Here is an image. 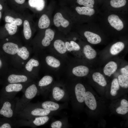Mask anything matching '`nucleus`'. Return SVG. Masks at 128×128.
Listing matches in <instances>:
<instances>
[{
	"label": "nucleus",
	"mask_w": 128,
	"mask_h": 128,
	"mask_svg": "<svg viewBox=\"0 0 128 128\" xmlns=\"http://www.w3.org/2000/svg\"><path fill=\"white\" fill-rule=\"evenodd\" d=\"M127 14L101 10L96 22L103 31L121 32L128 30Z\"/></svg>",
	"instance_id": "1"
},
{
	"label": "nucleus",
	"mask_w": 128,
	"mask_h": 128,
	"mask_svg": "<svg viewBox=\"0 0 128 128\" xmlns=\"http://www.w3.org/2000/svg\"><path fill=\"white\" fill-rule=\"evenodd\" d=\"M37 55L40 61L41 69L46 74H57L65 71L67 61L48 51Z\"/></svg>",
	"instance_id": "2"
},
{
	"label": "nucleus",
	"mask_w": 128,
	"mask_h": 128,
	"mask_svg": "<svg viewBox=\"0 0 128 128\" xmlns=\"http://www.w3.org/2000/svg\"><path fill=\"white\" fill-rule=\"evenodd\" d=\"M53 26L65 35L70 32L75 24L69 8H62L54 10L52 17Z\"/></svg>",
	"instance_id": "3"
},
{
	"label": "nucleus",
	"mask_w": 128,
	"mask_h": 128,
	"mask_svg": "<svg viewBox=\"0 0 128 128\" xmlns=\"http://www.w3.org/2000/svg\"><path fill=\"white\" fill-rule=\"evenodd\" d=\"M37 31L30 44L33 53L36 54L47 50L55 38L56 29L51 27Z\"/></svg>",
	"instance_id": "4"
},
{
	"label": "nucleus",
	"mask_w": 128,
	"mask_h": 128,
	"mask_svg": "<svg viewBox=\"0 0 128 128\" xmlns=\"http://www.w3.org/2000/svg\"><path fill=\"white\" fill-rule=\"evenodd\" d=\"M23 92V96L20 99L18 98L16 104L15 112L16 116L17 114L22 110L32 99L40 95L36 80L29 83Z\"/></svg>",
	"instance_id": "5"
},
{
	"label": "nucleus",
	"mask_w": 128,
	"mask_h": 128,
	"mask_svg": "<svg viewBox=\"0 0 128 128\" xmlns=\"http://www.w3.org/2000/svg\"><path fill=\"white\" fill-rule=\"evenodd\" d=\"M4 76V85L11 83H27L35 80L21 70L11 66Z\"/></svg>",
	"instance_id": "6"
},
{
	"label": "nucleus",
	"mask_w": 128,
	"mask_h": 128,
	"mask_svg": "<svg viewBox=\"0 0 128 128\" xmlns=\"http://www.w3.org/2000/svg\"><path fill=\"white\" fill-rule=\"evenodd\" d=\"M56 29L55 38L47 51L68 61L69 57L65 44V35Z\"/></svg>",
	"instance_id": "7"
},
{
	"label": "nucleus",
	"mask_w": 128,
	"mask_h": 128,
	"mask_svg": "<svg viewBox=\"0 0 128 128\" xmlns=\"http://www.w3.org/2000/svg\"><path fill=\"white\" fill-rule=\"evenodd\" d=\"M33 53L32 47L24 44L19 48L16 54L9 62L10 66L21 70L24 64Z\"/></svg>",
	"instance_id": "8"
},
{
	"label": "nucleus",
	"mask_w": 128,
	"mask_h": 128,
	"mask_svg": "<svg viewBox=\"0 0 128 128\" xmlns=\"http://www.w3.org/2000/svg\"><path fill=\"white\" fill-rule=\"evenodd\" d=\"M6 41L3 44L2 49L6 54V58L9 62L16 54L19 48L23 45L22 40L17 34L5 38Z\"/></svg>",
	"instance_id": "9"
},
{
	"label": "nucleus",
	"mask_w": 128,
	"mask_h": 128,
	"mask_svg": "<svg viewBox=\"0 0 128 128\" xmlns=\"http://www.w3.org/2000/svg\"><path fill=\"white\" fill-rule=\"evenodd\" d=\"M24 18L22 26V40L24 44L30 45L35 33L37 31L33 16L30 14H23Z\"/></svg>",
	"instance_id": "10"
},
{
	"label": "nucleus",
	"mask_w": 128,
	"mask_h": 128,
	"mask_svg": "<svg viewBox=\"0 0 128 128\" xmlns=\"http://www.w3.org/2000/svg\"><path fill=\"white\" fill-rule=\"evenodd\" d=\"M53 113V112L35 106L30 102L17 114V118L29 119L36 117L50 115Z\"/></svg>",
	"instance_id": "11"
},
{
	"label": "nucleus",
	"mask_w": 128,
	"mask_h": 128,
	"mask_svg": "<svg viewBox=\"0 0 128 128\" xmlns=\"http://www.w3.org/2000/svg\"><path fill=\"white\" fill-rule=\"evenodd\" d=\"M18 98L13 99L0 97V117L7 118L13 120L17 119L15 109Z\"/></svg>",
	"instance_id": "12"
},
{
	"label": "nucleus",
	"mask_w": 128,
	"mask_h": 128,
	"mask_svg": "<svg viewBox=\"0 0 128 128\" xmlns=\"http://www.w3.org/2000/svg\"><path fill=\"white\" fill-rule=\"evenodd\" d=\"M41 67V63L38 56L34 54L27 61L21 70L36 80L38 78Z\"/></svg>",
	"instance_id": "13"
},
{
	"label": "nucleus",
	"mask_w": 128,
	"mask_h": 128,
	"mask_svg": "<svg viewBox=\"0 0 128 128\" xmlns=\"http://www.w3.org/2000/svg\"><path fill=\"white\" fill-rule=\"evenodd\" d=\"M30 82L11 83L4 85L0 91V97L7 99H13L18 92L20 91L23 92Z\"/></svg>",
	"instance_id": "14"
},
{
	"label": "nucleus",
	"mask_w": 128,
	"mask_h": 128,
	"mask_svg": "<svg viewBox=\"0 0 128 128\" xmlns=\"http://www.w3.org/2000/svg\"><path fill=\"white\" fill-rule=\"evenodd\" d=\"M52 100L56 101H66L70 100L68 90L65 84L55 81L50 92Z\"/></svg>",
	"instance_id": "15"
},
{
	"label": "nucleus",
	"mask_w": 128,
	"mask_h": 128,
	"mask_svg": "<svg viewBox=\"0 0 128 128\" xmlns=\"http://www.w3.org/2000/svg\"><path fill=\"white\" fill-rule=\"evenodd\" d=\"M55 9L46 8L38 16V18L35 22L37 31L51 27L53 26L52 17Z\"/></svg>",
	"instance_id": "16"
},
{
	"label": "nucleus",
	"mask_w": 128,
	"mask_h": 128,
	"mask_svg": "<svg viewBox=\"0 0 128 128\" xmlns=\"http://www.w3.org/2000/svg\"><path fill=\"white\" fill-rule=\"evenodd\" d=\"M50 118V115H48L35 117L29 119H17L15 121L16 127L28 126L36 128L46 123Z\"/></svg>",
	"instance_id": "17"
},
{
	"label": "nucleus",
	"mask_w": 128,
	"mask_h": 128,
	"mask_svg": "<svg viewBox=\"0 0 128 128\" xmlns=\"http://www.w3.org/2000/svg\"><path fill=\"white\" fill-rule=\"evenodd\" d=\"M55 82L53 76L46 74L41 78L36 81L40 95L46 97L50 92L51 87Z\"/></svg>",
	"instance_id": "18"
},
{
	"label": "nucleus",
	"mask_w": 128,
	"mask_h": 128,
	"mask_svg": "<svg viewBox=\"0 0 128 128\" xmlns=\"http://www.w3.org/2000/svg\"><path fill=\"white\" fill-rule=\"evenodd\" d=\"M76 34V32L72 30L65 35V44L68 53L74 54L75 52L81 50L80 45L77 41L78 39Z\"/></svg>",
	"instance_id": "19"
},
{
	"label": "nucleus",
	"mask_w": 128,
	"mask_h": 128,
	"mask_svg": "<svg viewBox=\"0 0 128 128\" xmlns=\"http://www.w3.org/2000/svg\"><path fill=\"white\" fill-rule=\"evenodd\" d=\"M65 71L69 77L72 75L78 77H82L88 74L89 69L87 67L84 65H79L73 66L67 62Z\"/></svg>",
	"instance_id": "20"
},
{
	"label": "nucleus",
	"mask_w": 128,
	"mask_h": 128,
	"mask_svg": "<svg viewBox=\"0 0 128 128\" xmlns=\"http://www.w3.org/2000/svg\"><path fill=\"white\" fill-rule=\"evenodd\" d=\"M5 17L6 23L16 24L18 27L22 26L24 18L23 14L17 12L13 9L7 10Z\"/></svg>",
	"instance_id": "21"
},
{
	"label": "nucleus",
	"mask_w": 128,
	"mask_h": 128,
	"mask_svg": "<svg viewBox=\"0 0 128 128\" xmlns=\"http://www.w3.org/2000/svg\"><path fill=\"white\" fill-rule=\"evenodd\" d=\"M28 4L31 11L38 16L46 8L44 0H28Z\"/></svg>",
	"instance_id": "22"
},
{
	"label": "nucleus",
	"mask_w": 128,
	"mask_h": 128,
	"mask_svg": "<svg viewBox=\"0 0 128 128\" xmlns=\"http://www.w3.org/2000/svg\"><path fill=\"white\" fill-rule=\"evenodd\" d=\"M32 104L37 106L53 112L62 108V105L51 101H46Z\"/></svg>",
	"instance_id": "23"
},
{
	"label": "nucleus",
	"mask_w": 128,
	"mask_h": 128,
	"mask_svg": "<svg viewBox=\"0 0 128 128\" xmlns=\"http://www.w3.org/2000/svg\"><path fill=\"white\" fill-rule=\"evenodd\" d=\"M74 90L75 97L77 101L80 103L83 102L86 92L84 86L81 83H78L75 85Z\"/></svg>",
	"instance_id": "24"
},
{
	"label": "nucleus",
	"mask_w": 128,
	"mask_h": 128,
	"mask_svg": "<svg viewBox=\"0 0 128 128\" xmlns=\"http://www.w3.org/2000/svg\"><path fill=\"white\" fill-rule=\"evenodd\" d=\"M84 101L86 105L90 109L95 110L97 107V103L93 94L90 92L86 91Z\"/></svg>",
	"instance_id": "25"
},
{
	"label": "nucleus",
	"mask_w": 128,
	"mask_h": 128,
	"mask_svg": "<svg viewBox=\"0 0 128 128\" xmlns=\"http://www.w3.org/2000/svg\"><path fill=\"white\" fill-rule=\"evenodd\" d=\"M126 3V0H110V4L112 9L109 11L125 13L121 9L125 5Z\"/></svg>",
	"instance_id": "26"
},
{
	"label": "nucleus",
	"mask_w": 128,
	"mask_h": 128,
	"mask_svg": "<svg viewBox=\"0 0 128 128\" xmlns=\"http://www.w3.org/2000/svg\"><path fill=\"white\" fill-rule=\"evenodd\" d=\"M82 51L85 57L89 59H94L95 58L97 55L95 50L88 44L85 45L83 46Z\"/></svg>",
	"instance_id": "27"
},
{
	"label": "nucleus",
	"mask_w": 128,
	"mask_h": 128,
	"mask_svg": "<svg viewBox=\"0 0 128 128\" xmlns=\"http://www.w3.org/2000/svg\"><path fill=\"white\" fill-rule=\"evenodd\" d=\"M117 68L116 63L114 61H111L107 64L104 67V73L105 75L110 77L116 71Z\"/></svg>",
	"instance_id": "28"
},
{
	"label": "nucleus",
	"mask_w": 128,
	"mask_h": 128,
	"mask_svg": "<svg viewBox=\"0 0 128 128\" xmlns=\"http://www.w3.org/2000/svg\"><path fill=\"white\" fill-rule=\"evenodd\" d=\"M125 46L124 43L122 42L119 41L115 43L111 47L110 53L112 55H116L123 49Z\"/></svg>",
	"instance_id": "29"
},
{
	"label": "nucleus",
	"mask_w": 128,
	"mask_h": 128,
	"mask_svg": "<svg viewBox=\"0 0 128 128\" xmlns=\"http://www.w3.org/2000/svg\"><path fill=\"white\" fill-rule=\"evenodd\" d=\"M15 121L0 117V128H11L15 127Z\"/></svg>",
	"instance_id": "30"
},
{
	"label": "nucleus",
	"mask_w": 128,
	"mask_h": 128,
	"mask_svg": "<svg viewBox=\"0 0 128 128\" xmlns=\"http://www.w3.org/2000/svg\"><path fill=\"white\" fill-rule=\"evenodd\" d=\"M93 80L100 85L104 87L107 85L106 81L104 76L98 72L94 73L92 75Z\"/></svg>",
	"instance_id": "31"
},
{
	"label": "nucleus",
	"mask_w": 128,
	"mask_h": 128,
	"mask_svg": "<svg viewBox=\"0 0 128 128\" xmlns=\"http://www.w3.org/2000/svg\"><path fill=\"white\" fill-rule=\"evenodd\" d=\"M117 113L118 114L124 115L128 112V102L125 99H123L121 101L120 105L118 107L116 110Z\"/></svg>",
	"instance_id": "32"
},
{
	"label": "nucleus",
	"mask_w": 128,
	"mask_h": 128,
	"mask_svg": "<svg viewBox=\"0 0 128 128\" xmlns=\"http://www.w3.org/2000/svg\"><path fill=\"white\" fill-rule=\"evenodd\" d=\"M119 88V85L118 79L116 78H114L111 82L110 91L111 95L112 96H115Z\"/></svg>",
	"instance_id": "33"
},
{
	"label": "nucleus",
	"mask_w": 128,
	"mask_h": 128,
	"mask_svg": "<svg viewBox=\"0 0 128 128\" xmlns=\"http://www.w3.org/2000/svg\"><path fill=\"white\" fill-rule=\"evenodd\" d=\"M118 80L119 85L122 87L127 88L128 87V77L122 74L119 75L118 78Z\"/></svg>",
	"instance_id": "34"
},
{
	"label": "nucleus",
	"mask_w": 128,
	"mask_h": 128,
	"mask_svg": "<svg viewBox=\"0 0 128 128\" xmlns=\"http://www.w3.org/2000/svg\"><path fill=\"white\" fill-rule=\"evenodd\" d=\"M77 2L81 6L96 9L94 6V0H77Z\"/></svg>",
	"instance_id": "35"
},
{
	"label": "nucleus",
	"mask_w": 128,
	"mask_h": 128,
	"mask_svg": "<svg viewBox=\"0 0 128 128\" xmlns=\"http://www.w3.org/2000/svg\"><path fill=\"white\" fill-rule=\"evenodd\" d=\"M63 120H59L54 121L51 124L50 127L52 128H64L66 124Z\"/></svg>",
	"instance_id": "36"
},
{
	"label": "nucleus",
	"mask_w": 128,
	"mask_h": 128,
	"mask_svg": "<svg viewBox=\"0 0 128 128\" xmlns=\"http://www.w3.org/2000/svg\"><path fill=\"white\" fill-rule=\"evenodd\" d=\"M121 73L122 74L128 76V66L126 65L125 67L121 68L120 69Z\"/></svg>",
	"instance_id": "37"
},
{
	"label": "nucleus",
	"mask_w": 128,
	"mask_h": 128,
	"mask_svg": "<svg viewBox=\"0 0 128 128\" xmlns=\"http://www.w3.org/2000/svg\"><path fill=\"white\" fill-rule=\"evenodd\" d=\"M15 2L19 5H22L25 3L26 0H14Z\"/></svg>",
	"instance_id": "38"
},
{
	"label": "nucleus",
	"mask_w": 128,
	"mask_h": 128,
	"mask_svg": "<svg viewBox=\"0 0 128 128\" xmlns=\"http://www.w3.org/2000/svg\"><path fill=\"white\" fill-rule=\"evenodd\" d=\"M4 63L3 61L0 58V70H1L3 67L4 66Z\"/></svg>",
	"instance_id": "39"
},
{
	"label": "nucleus",
	"mask_w": 128,
	"mask_h": 128,
	"mask_svg": "<svg viewBox=\"0 0 128 128\" xmlns=\"http://www.w3.org/2000/svg\"><path fill=\"white\" fill-rule=\"evenodd\" d=\"M3 9V7L2 5L0 4V11L1 10Z\"/></svg>",
	"instance_id": "40"
},
{
	"label": "nucleus",
	"mask_w": 128,
	"mask_h": 128,
	"mask_svg": "<svg viewBox=\"0 0 128 128\" xmlns=\"http://www.w3.org/2000/svg\"><path fill=\"white\" fill-rule=\"evenodd\" d=\"M2 13L0 11V19H1L2 17Z\"/></svg>",
	"instance_id": "41"
},
{
	"label": "nucleus",
	"mask_w": 128,
	"mask_h": 128,
	"mask_svg": "<svg viewBox=\"0 0 128 128\" xmlns=\"http://www.w3.org/2000/svg\"></svg>",
	"instance_id": "42"
}]
</instances>
